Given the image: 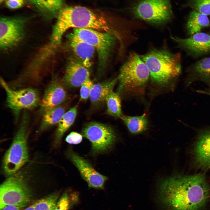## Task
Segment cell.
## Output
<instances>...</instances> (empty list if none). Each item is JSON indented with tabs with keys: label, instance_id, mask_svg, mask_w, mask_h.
I'll list each match as a JSON object with an SVG mask.
<instances>
[{
	"label": "cell",
	"instance_id": "obj_1",
	"mask_svg": "<svg viewBox=\"0 0 210 210\" xmlns=\"http://www.w3.org/2000/svg\"><path fill=\"white\" fill-rule=\"evenodd\" d=\"M160 193L170 210H201L210 197V187L203 174H179L162 182Z\"/></svg>",
	"mask_w": 210,
	"mask_h": 210
},
{
	"label": "cell",
	"instance_id": "obj_2",
	"mask_svg": "<svg viewBox=\"0 0 210 210\" xmlns=\"http://www.w3.org/2000/svg\"><path fill=\"white\" fill-rule=\"evenodd\" d=\"M57 18L49 38L55 45H60L65 32L71 28H89L116 34L105 18L84 6L62 8Z\"/></svg>",
	"mask_w": 210,
	"mask_h": 210
},
{
	"label": "cell",
	"instance_id": "obj_3",
	"mask_svg": "<svg viewBox=\"0 0 210 210\" xmlns=\"http://www.w3.org/2000/svg\"><path fill=\"white\" fill-rule=\"evenodd\" d=\"M147 66L151 81L161 86L176 79L181 71L180 54L166 49H153L141 57Z\"/></svg>",
	"mask_w": 210,
	"mask_h": 210
},
{
	"label": "cell",
	"instance_id": "obj_4",
	"mask_svg": "<svg viewBox=\"0 0 210 210\" xmlns=\"http://www.w3.org/2000/svg\"><path fill=\"white\" fill-rule=\"evenodd\" d=\"M149 77L148 69L141 58L131 54L120 69L118 93L142 92Z\"/></svg>",
	"mask_w": 210,
	"mask_h": 210
},
{
	"label": "cell",
	"instance_id": "obj_5",
	"mask_svg": "<svg viewBox=\"0 0 210 210\" xmlns=\"http://www.w3.org/2000/svg\"><path fill=\"white\" fill-rule=\"evenodd\" d=\"M28 116L24 111L18 130L3 158V168L5 174L8 176H10L18 172L28 161Z\"/></svg>",
	"mask_w": 210,
	"mask_h": 210
},
{
	"label": "cell",
	"instance_id": "obj_6",
	"mask_svg": "<svg viewBox=\"0 0 210 210\" xmlns=\"http://www.w3.org/2000/svg\"><path fill=\"white\" fill-rule=\"evenodd\" d=\"M72 34L94 47L97 53L99 66H105L116 41V34L89 28L74 29Z\"/></svg>",
	"mask_w": 210,
	"mask_h": 210
},
{
	"label": "cell",
	"instance_id": "obj_7",
	"mask_svg": "<svg viewBox=\"0 0 210 210\" xmlns=\"http://www.w3.org/2000/svg\"><path fill=\"white\" fill-rule=\"evenodd\" d=\"M10 176L0 186V210L8 205H27L31 199V190L21 173Z\"/></svg>",
	"mask_w": 210,
	"mask_h": 210
},
{
	"label": "cell",
	"instance_id": "obj_8",
	"mask_svg": "<svg viewBox=\"0 0 210 210\" xmlns=\"http://www.w3.org/2000/svg\"><path fill=\"white\" fill-rule=\"evenodd\" d=\"M0 83L6 92L7 105L12 111L16 120L21 110L33 109L40 104L39 94L36 89L30 87L13 89L1 78Z\"/></svg>",
	"mask_w": 210,
	"mask_h": 210
},
{
	"label": "cell",
	"instance_id": "obj_9",
	"mask_svg": "<svg viewBox=\"0 0 210 210\" xmlns=\"http://www.w3.org/2000/svg\"><path fill=\"white\" fill-rule=\"evenodd\" d=\"M82 133L83 136L91 142L92 150L94 154L102 153L108 150L113 146L116 138L112 128L97 122L87 124Z\"/></svg>",
	"mask_w": 210,
	"mask_h": 210
},
{
	"label": "cell",
	"instance_id": "obj_10",
	"mask_svg": "<svg viewBox=\"0 0 210 210\" xmlns=\"http://www.w3.org/2000/svg\"><path fill=\"white\" fill-rule=\"evenodd\" d=\"M0 21L1 50H7L16 47L25 37L27 20L21 17H4Z\"/></svg>",
	"mask_w": 210,
	"mask_h": 210
},
{
	"label": "cell",
	"instance_id": "obj_11",
	"mask_svg": "<svg viewBox=\"0 0 210 210\" xmlns=\"http://www.w3.org/2000/svg\"><path fill=\"white\" fill-rule=\"evenodd\" d=\"M134 11L138 18L158 24L168 21L172 14L169 0H142L136 6Z\"/></svg>",
	"mask_w": 210,
	"mask_h": 210
},
{
	"label": "cell",
	"instance_id": "obj_12",
	"mask_svg": "<svg viewBox=\"0 0 210 210\" xmlns=\"http://www.w3.org/2000/svg\"><path fill=\"white\" fill-rule=\"evenodd\" d=\"M171 37L189 55L196 57L210 53V34L199 32L186 38Z\"/></svg>",
	"mask_w": 210,
	"mask_h": 210
},
{
	"label": "cell",
	"instance_id": "obj_13",
	"mask_svg": "<svg viewBox=\"0 0 210 210\" xmlns=\"http://www.w3.org/2000/svg\"><path fill=\"white\" fill-rule=\"evenodd\" d=\"M62 80L53 76L45 91L40 103L39 113L62 104L66 99L67 93Z\"/></svg>",
	"mask_w": 210,
	"mask_h": 210
},
{
	"label": "cell",
	"instance_id": "obj_14",
	"mask_svg": "<svg viewBox=\"0 0 210 210\" xmlns=\"http://www.w3.org/2000/svg\"><path fill=\"white\" fill-rule=\"evenodd\" d=\"M67 154L89 187L104 188L105 183L107 180V177L97 172L87 161L75 153L70 151Z\"/></svg>",
	"mask_w": 210,
	"mask_h": 210
},
{
	"label": "cell",
	"instance_id": "obj_15",
	"mask_svg": "<svg viewBox=\"0 0 210 210\" xmlns=\"http://www.w3.org/2000/svg\"><path fill=\"white\" fill-rule=\"evenodd\" d=\"M90 76L88 68L77 58L72 57L68 61L65 74L61 80L65 87L77 88L90 78Z\"/></svg>",
	"mask_w": 210,
	"mask_h": 210
},
{
	"label": "cell",
	"instance_id": "obj_16",
	"mask_svg": "<svg viewBox=\"0 0 210 210\" xmlns=\"http://www.w3.org/2000/svg\"><path fill=\"white\" fill-rule=\"evenodd\" d=\"M192 155L197 168L203 171L210 169V128L201 131L198 134Z\"/></svg>",
	"mask_w": 210,
	"mask_h": 210
},
{
	"label": "cell",
	"instance_id": "obj_17",
	"mask_svg": "<svg viewBox=\"0 0 210 210\" xmlns=\"http://www.w3.org/2000/svg\"><path fill=\"white\" fill-rule=\"evenodd\" d=\"M68 37L70 47L76 58L88 68L91 65L94 48L88 43L76 37L72 34L69 35Z\"/></svg>",
	"mask_w": 210,
	"mask_h": 210
},
{
	"label": "cell",
	"instance_id": "obj_18",
	"mask_svg": "<svg viewBox=\"0 0 210 210\" xmlns=\"http://www.w3.org/2000/svg\"><path fill=\"white\" fill-rule=\"evenodd\" d=\"M189 82L200 80L210 83V57L199 60L187 68Z\"/></svg>",
	"mask_w": 210,
	"mask_h": 210
},
{
	"label": "cell",
	"instance_id": "obj_19",
	"mask_svg": "<svg viewBox=\"0 0 210 210\" xmlns=\"http://www.w3.org/2000/svg\"><path fill=\"white\" fill-rule=\"evenodd\" d=\"M118 81L117 77L94 84L89 97L92 103L97 105L103 103L108 94L113 91Z\"/></svg>",
	"mask_w": 210,
	"mask_h": 210
},
{
	"label": "cell",
	"instance_id": "obj_20",
	"mask_svg": "<svg viewBox=\"0 0 210 210\" xmlns=\"http://www.w3.org/2000/svg\"><path fill=\"white\" fill-rule=\"evenodd\" d=\"M64 0H31L32 4L47 19L57 17Z\"/></svg>",
	"mask_w": 210,
	"mask_h": 210
},
{
	"label": "cell",
	"instance_id": "obj_21",
	"mask_svg": "<svg viewBox=\"0 0 210 210\" xmlns=\"http://www.w3.org/2000/svg\"><path fill=\"white\" fill-rule=\"evenodd\" d=\"M66 107L63 105L52 108L42 115L38 131H44L58 123L65 113Z\"/></svg>",
	"mask_w": 210,
	"mask_h": 210
},
{
	"label": "cell",
	"instance_id": "obj_22",
	"mask_svg": "<svg viewBox=\"0 0 210 210\" xmlns=\"http://www.w3.org/2000/svg\"><path fill=\"white\" fill-rule=\"evenodd\" d=\"M77 113L76 106L65 112L61 119L55 133L54 145L55 146L59 145L64 133L73 124Z\"/></svg>",
	"mask_w": 210,
	"mask_h": 210
},
{
	"label": "cell",
	"instance_id": "obj_23",
	"mask_svg": "<svg viewBox=\"0 0 210 210\" xmlns=\"http://www.w3.org/2000/svg\"><path fill=\"white\" fill-rule=\"evenodd\" d=\"M210 25V21L207 15L192 10L188 16L186 29L188 34L190 36L200 32L203 28Z\"/></svg>",
	"mask_w": 210,
	"mask_h": 210
},
{
	"label": "cell",
	"instance_id": "obj_24",
	"mask_svg": "<svg viewBox=\"0 0 210 210\" xmlns=\"http://www.w3.org/2000/svg\"><path fill=\"white\" fill-rule=\"evenodd\" d=\"M120 118L131 133L138 134L147 128L148 121L145 114L139 116H122Z\"/></svg>",
	"mask_w": 210,
	"mask_h": 210
},
{
	"label": "cell",
	"instance_id": "obj_25",
	"mask_svg": "<svg viewBox=\"0 0 210 210\" xmlns=\"http://www.w3.org/2000/svg\"><path fill=\"white\" fill-rule=\"evenodd\" d=\"M105 101L108 114L116 117L122 116L121 100L118 93L112 91L106 97Z\"/></svg>",
	"mask_w": 210,
	"mask_h": 210
},
{
	"label": "cell",
	"instance_id": "obj_26",
	"mask_svg": "<svg viewBox=\"0 0 210 210\" xmlns=\"http://www.w3.org/2000/svg\"><path fill=\"white\" fill-rule=\"evenodd\" d=\"M59 195L53 193L36 201L33 204L35 210H54Z\"/></svg>",
	"mask_w": 210,
	"mask_h": 210
},
{
	"label": "cell",
	"instance_id": "obj_27",
	"mask_svg": "<svg viewBox=\"0 0 210 210\" xmlns=\"http://www.w3.org/2000/svg\"><path fill=\"white\" fill-rule=\"evenodd\" d=\"M186 5L193 10L210 15V0H188Z\"/></svg>",
	"mask_w": 210,
	"mask_h": 210
},
{
	"label": "cell",
	"instance_id": "obj_28",
	"mask_svg": "<svg viewBox=\"0 0 210 210\" xmlns=\"http://www.w3.org/2000/svg\"><path fill=\"white\" fill-rule=\"evenodd\" d=\"M94 85L90 78L86 80L80 86V99L86 100L89 98L91 88Z\"/></svg>",
	"mask_w": 210,
	"mask_h": 210
},
{
	"label": "cell",
	"instance_id": "obj_29",
	"mask_svg": "<svg viewBox=\"0 0 210 210\" xmlns=\"http://www.w3.org/2000/svg\"><path fill=\"white\" fill-rule=\"evenodd\" d=\"M70 200L66 192H64L58 200L54 210H68Z\"/></svg>",
	"mask_w": 210,
	"mask_h": 210
},
{
	"label": "cell",
	"instance_id": "obj_30",
	"mask_svg": "<svg viewBox=\"0 0 210 210\" xmlns=\"http://www.w3.org/2000/svg\"><path fill=\"white\" fill-rule=\"evenodd\" d=\"M82 136L76 132H72L67 135L66 141L70 144H76L80 143L82 141Z\"/></svg>",
	"mask_w": 210,
	"mask_h": 210
},
{
	"label": "cell",
	"instance_id": "obj_31",
	"mask_svg": "<svg viewBox=\"0 0 210 210\" xmlns=\"http://www.w3.org/2000/svg\"><path fill=\"white\" fill-rule=\"evenodd\" d=\"M24 0H7L6 4L7 6L12 9L19 8L22 6Z\"/></svg>",
	"mask_w": 210,
	"mask_h": 210
},
{
	"label": "cell",
	"instance_id": "obj_32",
	"mask_svg": "<svg viewBox=\"0 0 210 210\" xmlns=\"http://www.w3.org/2000/svg\"><path fill=\"white\" fill-rule=\"evenodd\" d=\"M26 205L23 204L6 206L0 210H22Z\"/></svg>",
	"mask_w": 210,
	"mask_h": 210
},
{
	"label": "cell",
	"instance_id": "obj_33",
	"mask_svg": "<svg viewBox=\"0 0 210 210\" xmlns=\"http://www.w3.org/2000/svg\"><path fill=\"white\" fill-rule=\"evenodd\" d=\"M198 92L202 93L205 94L210 95V90H198L197 91Z\"/></svg>",
	"mask_w": 210,
	"mask_h": 210
},
{
	"label": "cell",
	"instance_id": "obj_34",
	"mask_svg": "<svg viewBox=\"0 0 210 210\" xmlns=\"http://www.w3.org/2000/svg\"><path fill=\"white\" fill-rule=\"evenodd\" d=\"M22 210H35L33 204L28 206L26 208L23 209Z\"/></svg>",
	"mask_w": 210,
	"mask_h": 210
},
{
	"label": "cell",
	"instance_id": "obj_35",
	"mask_svg": "<svg viewBox=\"0 0 210 210\" xmlns=\"http://www.w3.org/2000/svg\"><path fill=\"white\" fill-rule=\"evenodd\" d=\"M5 0H0V3L1 4L3 3Z\"/></svg>",
	"mask_w": 210,
	"mask_h": 210
}]
</instances>
